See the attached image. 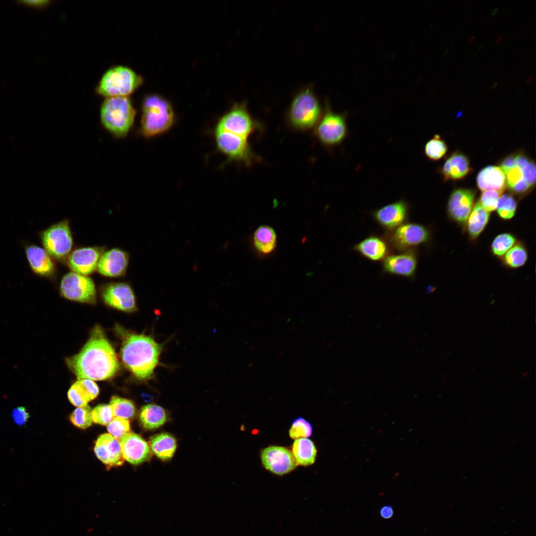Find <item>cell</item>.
I'll use <instances>...</instances> for the list:
<instances>
[{"mask_svg":"<svg viewBox=\"0 0 536 536\" xmlns=\"http://www.w3.org/2000/svg\"><path fill=\"white\" fill-rule=\"evenodd\" d=\"M66 361L77 379L105 380L113 377L120 367L115 350L99 326L93 329L79 352Z\"/></svg>","mask_w":536,"mask_h":536,"instance_id":"6da1fadb","label":"cell"},{"mask_svg":"<svg viewBox=\"0 0 536 536\" xmlns=\"http://www.w3.org/2000/svg\"><path fill=\"white\" fill-rule=\"evenodd\" d=\"M122 338L120 356L123 363L137 380L146 381L153 378L159 363L163 344L151 335L117 329Z\"/></svg>","mask_w":536,"mask_h":536,"instance_id":"7a4b0ae2","label":"cell"},{"mask_svg":"<svg viewBox=\"0 0 536 536\" xmlns=\"http://www.w3.org/2000/svg\"><path fill=\"white\" fill-rule=\"evenodd\" d=\"M174 120V110L167 100L156 95L146 97L140 122L142 135L150 137L164 134L171 129Z\"/></svg>","mask_w":536,"mask_h":536,"instance_id":"3957f363","label":"cell"},{"mask_svg":"<svg viewBox=\"0 0 536 536\" xmlns=\"http://www.w3.org/2000/svg\"><path fill=\"white\" fill-rule=\"evenodd\" d=\"M135 112L128 97H108L101 108V121L103 126L113 134L124 136L134 124Z\"/></svg>","mask_w":536,"mask_h":536,"instance_id":"277c9868","label":"cell"},{"mask_svg":"<svg viewBox=\"0 0 536 536\" xmlns=\"http://www.w3.org/2000/svg\"><path fill=\"white\" fill-rule=\"evenodd\" d=\"M322 116L320 103L310 87L294 97L288 111L290 125L296 130L306 131L316 126Z\"/></svg>","mask_w":536,"mask_h":536,"instance_id":"5b68a950","label":"cell"},{"mask_svg":"<svg viewBox=\"0 0 536 536\" xmlns=\"http://www.w3.org/2000/svg\"><path fill=\"white\" fill-rule=\"evenodd\" d=\"M142 82L140 76L131 68L117 66L107 71L102 76L97 91L107 98L127 97Z\"/></svg>","mask_w":536,"mask_h":536,"instance_id":"8992f818","label":"cell"},{"mask_svg":"<svg viewBox=\"0 0 536 536\" xmlns=\"http://www.w3.org/2000/svg\"><path fill=\"white\" fill-rule=\"evenodd\" d=\"M217 148L225 155L228 162L234 161L250 166L260 160L252 150L248 138L215 128Z\"/></svg>","mask_w":536,"mask_h":536,"instance_id":"52a82bcc","label":"cell"},{"mask_svg":"<svg viewBox=\"0 0 536 536\" xmlns=\"http://www.w3.org/2000/svg\"><path fill=\"white\" fill-rule=\"evenodd\" d=\"M316 127L317 138L328 147L340 144L348 134L345 115L333 112L328 106Z\"/></svg>","mask_w":536,"mask_h":536,"instance_id":"ba28073f","label":"cell"},{"mask_svg":"<svg viewBox=\"0 0 536 536\" xmlns=\"http://www.w3.org/2000/svg\"><path fill=\"white\" fill-rule=\"evenodd\" d=\"M42 241L50 256L60 261L68 258L73 240L69 222L64 220L54 224L42 233Z\"/></svg>","mask_w":536,"mask_h":536,"instance_id":"9c48e42d","label":"cell"},{"mask_svg":"<svg viewBox=\"0 0 536 536\" xmlns=\"http://www.w3.org/2000/svg\"><path fill=\"white\" fill-rule=\"evenodd\" d=\"M60 289L61 294L68 300L90 304L96 302L94 282L87 275L69 272L62 277Z\"/></svg>","mask_w":536,"mask_h":536,"instance_id":"30bf717a","label":"cell"},{"mask_svg":"<svg viewBox=\"0 0 536 536\" xmlns=\"http://www.w3.org/2000/svg\"><path fill=\"white\" fill-rule=\"evenodd\" d=\"M215 128L249 138L259 128V124L250 115L246 104L240 103L223 115Z\"/></svg>","mask_w":536,"mask_h":536,"instance_id":"8fae6325","label":"cell"},{"mask_svg":"<svg viewBox=\"0 0 536 536\" xmlns=\"http://www.w3.org/2000/svg\"><path fill=\"white\" fill-rule=\"evenodd\" d=\"M104 302L117 310L132 313L137 310L136 297L132 286L126 282H110L100 290Z\"/></svg>","mask_w":536,"mask_h":536,"instance_id":"7c38bea8","label":"cell"},{"mask_svg":"<svg viewBox=\"0 0 536 536\" xmlns=\"http://www.w3.org/2000/svg\"><path fill=\"white\" fill-rule=\"evenodd\" d=\"M430 238L429 229L420 224L403 223L394 229L390 242L396 249L406 250L427 242Z\"/></svg>","mask_w":536,"mask_h":536,"instance_id":"4fadbf2b","label":"cell"},{"mask_svg":"<svg viewBox=\"0 0 536 536\" xmlns=\"http://www.w3.org/2000/svg\"><path fill=\"white\" fill-rule=\"evenodd\" d=\"M475 192L474 190L460 188L451 194L447 204L449 218L463 229L474 206Z\"/></svg>","mask_w":536,"mask_h":536,"instance_id":"5bb4252c","label":"cell"},{"mask_svg":"<svg viewBox=\"0 0 536 536\" xmlns=\"http://www.w3.org/2000/svg\"><path fill=\"white\" fill-rule=\"evenodd\" d=\"M263 466L272 473L283 475L293 470L297 466L291 451L279 446H269L261 452Z\"/></svg>","mask_w":536,"mask_h":536,"instance_id":"9a60e30c","label":"cell"},{"mask_svg":"<svg viewBox=\"0 0 536 536\" xmlns=\"http://www.w3.org/2000/svg\"><path fill=\"white\" fill-rule=\"evenodd\" d=\"M104 248L102 247H82L74 250L67 258V265L73 272L87 275L97 268Z\"/></svg>","mask_w":536,"mask_h":536,"instance_id":"2e32d148","label":"cell"},{"mask_svg":"<svg viewBox=\"0 0 536 536\" xmlns=\"http://www.w3.org/2000/svg\"><path fill=\"white\" fill-rule=\"evenodd\" d=\"M119 441L123 458L129 463L139 465L150 458V446L139 435L129 432Z\"/></svg>","mask_w":536,"mask_h":536,"instance_id":"e0dca14e","label":"cell"},{"mask_svg":"<svg viewBox=\"0 0 536 536\" xmlns=\"http://www.w3.org/2000/svg\"><path fill=\"white\" fill-rule=\"evenodd\" d=\"M409 205L403 200L386 205L373 212L376 221L382 227L394 230L402 224L408 217Z\"/></svg>","mask_w":536,"mask_h":536,"instance_id":"ac0fdd59","label":"cell"},{"mask_svg":"<svg viewBox=\"0 0 536 536\" xmlns=\"http://www.w3.org/2000/svg\"><path fill=\"white\" fill-rule=\"evenodd\" d=\"M94 450L98 459L107 466L119 467L124 464L120 441L109 433L98 437Z\"/></svg>","mask_w":536,"mask_h":536,"instance_id":"d6986e66","label":"cell"},{"mask_svg":"<svg viewBox=\"0 0 536 536\" xmlns=\"http://www.w3.org/2000/svg\"><path fill=\"white\" fill-rule=\"evenodd\" d=\"M129 254L119 248L104 252L98 264L97 270L102 275L116 277L125 274L129 262Z\"/></svg>","mask_w":536,"mask_h":536,"instance_id":"ffe728a7","label":"cell"},{"mask_svg":"<svg viewBox=\"0 0 536 536\" xmlns=\"http://www.w3.org/2000/svg\"><path fill=\"white\" fill-rule=\"evenodd\" d=\"M417 265L416 253L408 250L387 256L383 260V269L387 273L411 278L415 274Z\"/></svg>","mask_w":536,"mask_h":536,"instance_id":"44dd1931","label":"cell"},{"mask_svg":"<svg viewBox=\"0 0 536 536\" xmlns=\"http://www.w3.org/2000/svg\"><path fill=\"white\" fill-rule=\"evenodd\" d=\"M99 389L95 382L89 379H79L70 387L67 392L70 402L76 407L85 406L98 395Z\"/></svg>","mask_w":536,"mask_h":536,"instance_id":"7402d4cb","label":"cell"},{"mask_svg":"<svg viewBox=\"0 0 536 536\" xmlns=\"http://www.w3.org/2000/svg\"><path fill=\"white\" fill-rule=\"evenodd\" d=\"M26 255L30 267L35 273L46 277L55 275V264L45 249L31 245L27 247Z\"/></svg>","mask_w":536,"mask_h":536,"instance_id":"603a6c76","label":"cell"},{"mask_svg":"<svg viewBox=\"0 0 536 536\" xmlns=\"http://www.w3.org/2000/svg\"><path fill=\"white\" fill-rule=\"evenodd\" d=\"M354 250L363 257L372 261L384 259L388 253L385 241L374 235L369 236L357 244Z\"/></svg>","mask_w":536,"mask_h":536,"instance_id":"cb8c5ba5","label":"cell"},{"mask_svg":"<svg viewBox=\"0 0 536 536\" xmlns=\"http://www.w3.org/2000/svg\"><path fill=\"white\" fill-rule=\"evenodd\" d=\"M506 176L501 167L488 166L481 170L476 178L477 185L481 191L494 190L503 192Z\"/></svg>","mask_w":536,"mask_h":536,"instance_id":"d4e9b609","label":"cell"},{"mask_svg":"<svg viewBox=\"0 0 536 536\" xmlns=\"http://www.w3.org/2000/svg\"><path fill=\"white\" fill-rule=\"evenodd\" d=\"M490 217V212L483 208L478 202L474 205L465 229L471 241H475L479 237L488 224Z\"/></svg>","mask_w":536,"mask_h":536,"instance_id":"484cf974","label":"cell"},{"mask_svg":"<svg viewBox=\"0 0 536 536\" xmlns=\"http://www.w3.org/2000/svg\"><path fill=\"white\" fill-rule=\"evenodd\" d=\"M470 170L467 157L462 153L456 152L446 161L442 167V173L445 180H457L466 176Z\"/></svg>","mask_w":536,"mask_h":536,"instance_id":"4316f807","label":"cell"},{"mask_svg":"<svg viewBox=\"0 0 536 536\" xmlns=\"http://www.w3.org/2000/svg\"><path fill=\"white\" fill-rule=\"evenodd\" d=\"M291 452L297 465L305 467L315 463L317 454V448L314 442L308 438L294 440L292 445Z\"/></svg>","mask_w":536,"mask_h":536,"instance_id":"83f0119b","label":"cell"},{"mask_svg":"<svg viewBox=\"0 0 536 536\" xmlns=\"http://www.w3.org/2000/svg\"><path fill=\"white\" fill-rule=\"evenodd\" d=\"M150 448L158 458L163 461L168 460L173 456L176 451L177 442L170 434L161 433L150 438Z\"/></svg>","mask_w":536,"mask_h":536,"instance_id":"f1b7e54d","label":"cell"},{"mask_svg":"<svg viewBox=\"0 0 536 536\" xmlns=\"http://www.w3.org/2000/svg\"><path fill=\"white\" fill-rule=\"evenodd\" d=\"M167 414L161 406L150 404L143 406L139 414V420L142 427L148 430L156 429L167 421Z\"/></svg>","mask_w":536,"mask_h":536,"instance_id":"f546056e","label":"cell"},{"mask_svg":"<svg viewBox=\"0 0 536 536\" xmlns=\"http://www.w3.org/2000/svg\"><path fill=\"white\" fill-rule=\"evenodd\" d=\"M254 243L256 249L264 254L271 253L276 245V235L274 229L268 226L258 227L254 233Z\"/></svg>","mask_w":536,"mask_h":536,"instance_id":"4dcf8cb0","label":"cell"},{"mask_svg":"<svg viewBox=\"0 0 536 536\" xmlns=\"http://www.w3.org/2000/svg\"><path fill=\"white\" fill-rule=\"evenodd\" d=\"M529 253L523 242L518 241L501 259L503 265L512 269L523 267L527 263Z\"/></svg>","mask_w":536,"mask_h":536,"instance_id":"1f68e13d","label":"cell"},{"mask_svg":"<svg viewBox=\"0 0 536 536\" xmlns=\"http://www.w3.org/2000/svg\"><path fill=\"white\" fill-rule=\"evenodd\" d=\"M517 242L516 237L512 233L499 234L493 240L490 245V252L493 256L501 259Z\"/></svg>","mask_w":536,"mask_h":536,"instance_id":"d6a6232c","label":"cell"},{"mask_svg":"<svg viewBox=\"0 0 536 536\" xmlns=\"http://www.w3.org/2000/svg\"><path fill=\"white\" fill-rule=\"evenodd\" d=\"M114 417L126 419L132 418L135 412L134 403L130 400L117 396L111 398L109 404Z\"/></svg>","mask_w":536,"mask_h":536,"instance_id":"836d02e7","label":"cell"},{"mask_svg":"<svg viewBox=\"0 0 536 536\" xmlns=\"http://www.w3.org/2000/svg\"><path fill=\"white\" fill-rule=\"evenodd\" d=\"M517 203L512 195H501L499 197L496 210L499 217L504 220H509L515 216Z\"/></svg>","mask_w":536,"mask_h":536,"instance_id":"e575fe53","label":"cell"},{"mask_svg":"<svg viewBox=\"0 0 536 536\" xmlns=\"http://www.w3.org/2000/svg\"><path fill=\"white\" fill-rule=\"evenodd\" d=\"M92 409L88 404L77 407L69 416L72 424L80 429H86L90 427L93 420L91 416Z\"/></svg>","mask_w":536,"mask_h":536,"instance_id":"d590c367","label":"cell"},{"mask_svg":"<svg viewBox=\"0 0 536 536\" xmlns=\"http://www.w3.org/2000/svg\"><path fill=\"white\" fill-rule=\"evenodd\" d=\"M447 146L440 136L436 134L425 144L424 153L430 160H438L446 153Z\"/></svg>","mask_w":536,"mask_h":536,"instance_id":"8d00e7d4","label":"cell"},{"mask_svg":"<svg viewBox=\"0 0 536 536\" xmlns=\"http://www.w3.org/2000/svg\"><path fill=\"white\" fill-rule=\"evenodd\" d=\"M313 428L311 423L304 418L300 417L293 421L289 430L291 438L297 439L308 438L312 434Z\"/></svg>","mask_w":536,"mask_h":536,"instance_id":"74e56055","label":"cell"},{"mask_svg":"<svg viewBox=\"0 0 536 536\" xmlns=\"http://www.w3.org/2000/svg\"><path fill=\"white\" fill-rule=\"evenodd\" d=\"M107 431L110 435L120 440L130 432V423L129 419L114 417L107 425Z\"/></svg>","mask_w":536,"mask_h":536,"instance_id":"f35d334b","label":"cell"},{"mask_svg":"<svg viewBox=\"0 0 536 536\" xmlns=\"http://www.w3.org/2000/svg\"><path fill=\"white\" fill-rule=\"evenodd\" d=\"M93 422L102 425H108L114 417L109 404H98L92 409Z\"/></svg>","mask_w":536,"mask_h":536,"instance_id":"ab89813d","label":"cell"},{"mask_svg":"<svg viewBox=\"0 0 536 536\" xmlns=\"http://www.w3.org/2000/svg\"><path fill=\"white\" fill-rule=\"evenodd\" d=\"M502 193L494 190L483 191L478 202L489 212L493 211L496 210L498 199Z\"/></svg>","mask_w":536,"mask_h":536,"instance_id":"60d3db41","label":"cell"},{"mask_svg":"<svg viewBox=\"0 0 536 536\" xmlns=\"http://www.w3.org/2000/svg\"><path fill=\"white\" fill-rule=\"evenodd\" d=\"M505 174L506 181L511 190L518 182L523 179L522 170L517 166L508 170Z\"/></svg>","mask_w":536,"mask_h":536,"instance_id":"b9f144b4","label":"cell"},{"mask_svg":"<svg viewBox=\"0 0 536 536\" xmlns=\"http://www.w3.org/2000/svg\"><path fill=\"white\" fill-rule=\"evenodd\" d=\"M12 417L17 425H23L27 422L30 416L24 407L18 406L13 410Z\"/></svg>","mask_w":536,"mask_h":536,"instance_id":"7bdbcfd3","label":"cell"},{"mask_svg":"<svg viewBox=\"0 0 536 536\" xmlns=\"http://www.w3.org/2000/svg\"><path fill=\"white\" fill-rule=\"evenodd\" d=\"M523 179L530 186H533L536 181V165L534 162L529 161L523 169Z\"/></svg>","mask_w":536,"mask_h":536,"instance_id":"ee69618b","label":"cell"},{"mask_svg":"<svg viewBox=\"0 0 536 536\" xmlns=\"http://www.w3.org/2000/svg\"><path fill=\"white\" fill-rule=\"evenodd\" d=\"M20 4L34 7H42L48 5L50 2L47 0H22L16 1Z\"/></svg>","mask_w":536,"mask_h":536,"instance_id":"f6af8a7d","label":"cell"},{"mask_svg":"<svg viewBox=\"0 0 536 536\" xmlns=\"http://www.w3.org/2000/svg\"><path fill=\"white\" fill-rule=\"evenodd\" d=\"M530 187L529 185L523 179L518 182L511 190L517 194L521 195L527 192Z\"/></svg>","mask_w":536,"mask_h":536,"instance_id":"bcb514c9","label":"cell"},{"mask_svg":"<svg viewBox=\"0 0 536 536\" xmlns=\"http://www.w3.org/2000/svg\"><path fill=\"white\" fill-rule=\"evenodd\" d=\"M515 156L512 155L506 157L501 163V169L505 173L510 169L516 166Z\"/></svg>","mask_w":536,"mask_h":536,"instance_id":"7dc6e473","label":"cell"},{"mask_svg":"<svg viewBox=\"0 0 536 536\" xmlns=\"http://www.w3.org/2000/svg\"><path fill=\"white\" fill-rule=\"evenodd\" d=\"M380 516L384 519H388L391 518L394 514L393 508L389 505H386L382 507L380 510Z\"/></svg>","mask_w":536,"mask_h":536,"instance_id":"c3c4849f","label":"cell"},{"mask_svg":"<svg viewBox=\"0 0 536 536\" xmlns=\"http://www.w3.org/2000/svg\"><path fill=\"white\" fill-rule=\"evenodd\" d=\"M529 162V159L524 155L519 154L515 156L516 165L522 170L527 165Z\"/></svg>","mask_w":536,"mask_h":536,"instance_id":"681fc988","label":"cell"},{"mask_svg":"<svg viewBox=\"0 0 536 536\" xmlns=\"http://www.w3.org/2000/svg\"><path fill=\"white\" fill-rule=\"evenodd\" d=\"M498 7H496V8H494L493 9H492L491 11V15H492L493 16L495 15V14L498 11Z\"/></svg>","mask_w":536,"mask_h":536,"instance_id":"f907efd6","label":"cell"},{"mask_svg":"<svg viewBox=\"0 0 536 536\" xmlns=\"http://www.w3.org/2000/svg\"><path fill=\"white\" fill-rule=\"evenodd\" d=\"M533 77H534L533 75H531V76H529V77L528 78V79H527V80H526V83H529V82H531V81H532L533 80H534V79H533Z\"/></svg>","mask_w":536,"mask_h":536,"instance_id":"816d5d0a","label":"cell"},{"mask_svg":"<svg viewBox=\"0 0 536 536\" xmlns=\"http://www.w3.org/2000/svg\"><path fill=\"white\" fill-rule=\"evenodd\" d=\"M502 37H503L502 35H500L498 36L496 39V40H495L496 43H498L500 40H501Z\"/></svg>","mask_w":536,"mask_h":536,"instance_id":"f5cc1de1","label":"cell"},{"mask_svg":"<svg viewBox=\"0 0 536 536\" xmlns=\"http://www.w3.org/2000/svg\"><path fill=\"white\" fill-rule=\"evenodd\" d=\"M497 83H498V82H497V81H495V82H493V83H492L491 84V86H490V87H491V88H494V87H495V86H496L497 85Z\"/></svg>","mask_w":536,"mask_h":536,"instance_id":"db71d44e","label":"cell"},{"mask_svg":"<svg viewBox=\"0 0 536 536\" xmlns=\"http://www.w3.org/2000/svg\"><path fill=\"white\" fill-rule=\"evenodd\" d=\"M474 38H475V36H474V35H473V36H470V37H469V40H468V42H469V43H470V42H471V41H472V40H473L474 39Z\"/></svg>","mask_w":536,"mask_h":536,"instance_id":"11a10c76","label":"cell"},{"mask_svg":"<svg viewBox=\"0 0 536 536\" xmlns=\"http://www.w3.org/2000/svg\"><path fill=\"white\" fill-rule=\"evenodd\" d=\"M468 2V0H464V1L463 2V3H462V5H463V6H464V5H466V3H467Z\"/></svg>","mask_w":536,"mask_h":536,"instance_id":"9f6ffc18","label":"cell"},{"mask_svg":"<svg viewBox=\"0 0 536 536\" xmlns=\"http://www.w3.org/2000/svg\"><path fill=\"white\" fill-rule=\"evenodd\" d=\"M528 372H526V373H523V374L522 375V376H523V377H526V376L527 375H528Z\"/></svg>","mask_w":536,"mask_h":536,"instance_id":"6f0895ef","label":"cell"},{"mask_svg":"<svg viewBox=\"0 0 536 536\" xmlns=\"http://www.w3.org/2000/svg\"><path fill=\"white\" fill-rule=\"evenodd\" d=\"M483 45V44H481V45H479V46H478V48H477V51H478V50H479V49H480L481 48V47H482V46Z\"/></svg>","mask_w":536,"mask_h":536,"instance_id":"680465c9","label":"cell"},{"mask_svg":"<svg viewBox=\"0 0 536 536\" xmlns=\"http://www.w3.org/2000/svg\"><path fill=\"white\" fill-rule=\"evenodd\" d=\"M449 48H447V49H446V50H445V51H444V54H446V53H447V52H448L449 51Z\"/></svg>","mask_w":536,"mask_h":536,"instance_id":"91938a15","label":"cell"},{"mask_svg":"<svg viewBox=\"0 0 536 536\" xmlns=\"http://www.w3.org/2000/svg\"><path fill=\"white\" fill-rule=\"evenodd\" d=\"M516 71H517V70H514V71H513V73H512V74H511V76H513V75H514V74H515V73H516Z\"/></svg>","mask_w":536,"mask_h":536,"instance_id":"94428289","label":"cell"},{"mask_svg":"<svg viewBox=\"0 0 536 536\" xmlns=\"http://www.w3.org/2000/svg\"><path fill=\"white\" fill-rule=\"evenodd\" d=\"M454 39H453V40H452L451 41V42H450V45L452 44V43H453V42H454Z\"/></svg>","mask_w":536,"mask_h":536,"instance_id":"6125c7cd","label":"cell"}]
</instances>
